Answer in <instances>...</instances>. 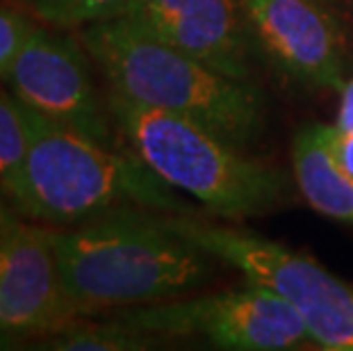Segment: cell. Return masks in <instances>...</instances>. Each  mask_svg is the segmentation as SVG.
<instances>
[{"label":"cell","mask_w":353,"mask_h":351,"mask_svg":"<svg viewBox=\"0 0 353 351\" xmlns=\"http://www.w3.org/2000/svg\"><path fill=\"white\" fill-rule=\"evenodd\" d=\"M30 144L19 181L5 201L23 219L64 228L119 208L196 214L178 190L134 155L101 144L26 108Z\"/></svg>","instance_id":"7a4b0ae2"},{"label":"cell","mask_w":353,"mask_h":351,"mask_svg":"<svg viewBox=\"0 0 353 351\" xmlns=\"http://www.w3.org/2000/svg\"><path fill=\"white\" fill-rule=\"evenodd\" d=\"M125 19L230 78L253 82L262 46L237 0H132Z\"/></svg>","instance_id":"9c48e42d"},{"label":"cell","mask_w":353,"mask_h":351,"mask_svg":"<svg viewBox=\"0 0 353 351\" xmlns=\"http://www.w3.org/2000/svg\"><path fill=\"white\" fill-rule=\"evenodd\" d=\"M267 57L317 89L344 87V34L321 0H237Z\"/></svg>","instance_id":"30bf717a"},{"label":"cell","mask_w":353,"mask_h":351,"mask_svg":"<svg viewBox=\"0 0 353 351\" xmlns=\"http://www.w3.org/2000/svg\"><path fill=\"white\" fill-rule=\"evenodd\" d=\"M50 242L82 315L187 297L205 288L221 263L180 235L167 212L148 208H119L73 226H50Z\"/></svg>","instance_id":"6da1fadb"},{"label":"cell","mask_w":353,"mask_h":351,"mask_svg":"<svg viewBox=\"0 0 353 351\" xmlns=\"http://www.w3.org/2000/svg\"><path fill=\"white\" fill-rule=\"evenodd\" d=\"M92 57L78 34L39 23L12 66L5 85L26 108L52 121L117 146V126L99 96Z\"/></svg>","instance_id":"52a82bcc"},{"label":"cell","mask_w":353,"mask_h":351,"mask_svg":"<svg viewBox=\"0 0 353 351\" xmlns=\"http://www.w3.org/2000/svg\"><path fill=\"white\" fill-rule=\"evenodd\" d=\"M330 151H333L337 164L353 176V130H342L330 126Z\"/></svg>","instance_id":"2e32d148"},{"label":"cell","mask_w":353,"mask_h":351,"mask_svg":"<svg viewBox=\"0 0 353 351\" xmlns=\"http://www.w3.org/2000/svg\"><path fill=\"white\" fill-rule=\"evenodd\" d=\"M157 340L201 335L219 349L281 351L317 347L303 317L283 297L260 285L196 299L128 308L112 317Z\"/></svg>","instance_id":"8992f818"},{"label":"cell","mask_w":353,"mask_h":351,"mask_svg":"<svg viewBox=\"0 0 353 351\" xmlns=\"http://www.w3.org/2000/svg\"><path fill=\"white\" fill-rule=\"evenodd\" d=\"M30 144L28 112L17 96L0 87V194L10 192L23 169Z\"/></svg>","instance_id":"5bb4252c"},{"label":"cell","mask_w":353,"mask_h":351,"mask_svg":"<svg viewBox=\"0 0 353 351\" xmlns=\"http://www.w3.org/2000/svg\"><path fill=\"white\" fill-rule=\"evenodd\" d=\"M23 338H19V335L10 333L7 328L0 326V351H10V349H19L23 347Z\"/></svg>","instance_id":"e0dca14e"},{"label":"cell","mask_w":353,"mask_h":351,"mask_svg":"<svg viewBox=\"0 0 353 351\" xmlns=\"http://www.w3.org/2000/svg\"><path fill=\"white\" fill-rule=\"evenodd\" d=\"M80 317L59 274L50 226L10 214L0 235V326L41 340Z\"/></svg>","instance_id":"ba28073f"},{"label":"cell","mask_w":353,"mask_h":351,"mask_svg":"<svg viewBox=\"0 0 353 351\" xmlns=\"http://www.w3.org/2000/svg\"><path fill=\"white\" fill-rule=\"evenodd\" d=\"M169 223L203 251L235 267L253 285L283 297L310 331L314 345L353 351V288L310 256L265 240L249 230L208 223L194 214H171Z\"/></svg>","instance_id":"5b68a950"},{"label":"cell","mask_w":353,"mask_h":351,"mask_svg":"<svg viewBox=\"0 0 353 351\" xmlns=\"http://www.w3.org/2000/svg\"><path fill=\"white\" fill-rule=\"evenodd\" d=\"M108 108L125 146L171 188L190 194L221 217L272 210L285 194V178L244 158L203 126L171 112L139 106L108 89Z\"/></svg>","instance_id":"277c9868"},{"label":"cell","mask_w":353,"mask_h":351,"mask_svg":"<svg viewBox=\"0 0 353 351\" xmlns=\"http://www.w3.org/2000/svg\"><path fill=\"white\" fill-rule=\"evenodd\" d=\"M21 5L43 26L78 32L87 26L125 17L132 0H21Z\"/></svg>","instance_id":"4fadbf2b"},{"label":"cell","mask_w":353,"mask_h":351,"mask_svg":"<svg viewBox=\"0 0 353 351\" xmlns=\"http://www.w3.org/2000/svg\"><path fill=\"white\" fill-rule=\"evenodd\" d=\"M292 164L299 190L314 210L353 223V176L330 151V126H310L299 132Z\"/></svg>","instance_id":"8fae6325"},{"label":"cell","mask_w":353,"mask_h":351,"mask_svg":"<svg viewBox=\"0 0 353 351\" xmlns=\"http://www.w3.org/2000/svg\"><path fill=\"white\" fill-rule=\"evenodd\" d=\"M155 342H160L155 335L128 326L119 319H108L103 324L78 319L76 324L41 338L37 347L62 351H141L153 349Z\"/></svg>","instance_id":"7c38bea8"},{"label":"cell","mask_w":353,"mask_h":351,"mask_svg":"<svg viewBox=\"0 0 353 351\" xmlns=\"http://www.w3.org/2000/svg\"><path fill=\"white\" fill-rule=\"evenodd\" d=\"M110 92L203 126L244 151L265 128V99L242 82L148 34L130 19L78 30Z\"/></svg>","instance_id":"3957f363"},{"label":"cell","mask_w":353,"mask_h":351,"mask_svg":"<svg viewBox=\"0 0 353 351\" xmlns=\"http://www.w3.org/2000/svg\"><path fill=\"white\" fill-rule=\"evenodd\" d=\"M7 217H10V212H7V210H5V205H3V203H0V235H3V230H5Z\"/></svg>","instance_id":"ac0fdd59"},{"label":"cell","mask_w":353,"mask_h":351,"mask_svg":"<svg viewBox=\"0 0 353 351\" xmlns=\"http://www.w3.org/2000/svg\"><path fill=\"white\" fill-rule=\"evenodd\" d=\"M39 28L32 14L23 5H12L0 0V82H7L14 62L26 48L30 37Z\"/></svg>","instance_id":"9a60e30c"}]
</instances>
